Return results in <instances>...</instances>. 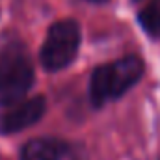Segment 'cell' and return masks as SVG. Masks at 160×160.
I'll list each match as a JSON object with an SVG mask.
<instances>
[{
    "label": "cell",
    "mask_w": 160,
    "mask_h": 160,
    "mask_svg": "<svg viewBox=\"0 0 160 160\" xmlns=\"http://www.w3.org/2000/svg\"><path fill=\"white\" fill-rule=\"evenodd\" d=\"M34 84V63L22 39L6 34L0 39V104L13 106Z\"/></svg>",
    "instance_id": "cell-1"
},
{
    "label": "cell",
    "mask_w": 160,
    "mask_h": 160,
    "mask_svg": "<svg viewBox=\"0 0 160 160\" xmlns=\"http://www.w3.org/2000/svg\"><path fill=\"white\" fill-rule=\"evenodd\" d=\"M145 65L140 56H123L116 62L102 63L93 69L89 78V101L95 108L123 97L143 77Z\"/></svg>",
    "instance_id": "cell-2"
},
{
    "label": "cell",
    "mask_w": 160,
    "mask_h": 160,
    "mask_svg": "<svg viewBox=\"0 0 160 160\" xmlns=\"http://www.w3.org/2000/svg\"><path fill=\"white\" fill-rule=\"evenodd\" d=\"M80 39H82L80 24L75 19L56 21L48 28L45 43L41 45L39 50L41 65L50 73L69 67L77 60Z\"/></svg>",
    "instance_id": "cell-3"
},
{
    "label": "cell",
    "mask_w": 160,
    "mask_h": 160,
    "mask_svg": "<svg viewBox=\"0 0 160 160\" xmlns=\"http://www.w3.org/2000/svg\"><path fill=\"white\" fill-rule=\"evenodd\" d=\"M47 112V99L43 95H36L13 104L0 119V132L2 134H15L21 132L38 121Z\"/></svg>",
    "instance_id": "cell-4"
},
{
    "label": "cell",
    "mask_w": 160,
    "mask_h": 160,
    "mask_svg": "<svg viewBox=\"0 0 160 160\" xmlns=\"http://www.w3.org/2000/svg\"><path fill=\"white\" fill-rule=\"evenodd\" d=\"M69 153V143L58 138H34L21 149V160H62Z\"/></svg>",
    "instance_id": "cell-5"
},
{
    "label": "cell",
    "mask_w": 160,
    "mask_h": 160,
    "mask_svg": "<svg viewBox=\"0 0 160 160\" xmlns=\"http://www.w3.org/2000/svg\"><path fill=\"white\" fill-rule=\"evenodd\" d=\"M138 22L147 36L160 39V0H151L138 13Z\"/></svg>",
    "instance_id": "cell-6"
},
{
    "label": "cell",
    "mask_w": 160,
    "mask_h": 160,
    "mask_svg": "<svg viewBox=\"0 0 160 160\" xmlns=\"http://www.w3.org/2000/svg\"><path fill=\"white\" fill-rule=\"evenodd\" d=\"M88 2H93V4H104V2H108V0H88Z\"/></svg>",
    "instance_id": "cell-7"
},
{
    "label": "cell",
    "mask_w": 160,
    "mask_h": 160,
    "mask_svg": "<svg viewBox=\"0 0 160 160\" xmlns=\"http://www.w3.org/2000/svg\"><path fill=\"white\" fill-rule=\"evenodd\" d=\"M132 2H136V4H138V2H143V0H132Z\"/></svg>",
    "instance_id": "cell-8"
}]
</instances>
